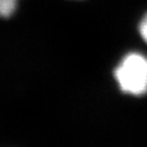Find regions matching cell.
Wrapping results in <instances>:
<instances>
[{
    "instance_id": "cell-1",
    "label": "cell",
    "mask_w": 147,
    "mask_h": 147,
    "mask_svg": "<svg viewBox=\"0 0 147 147\" xmlns=\"http://www.w3.org/2000/svg\"><path fill=\"white\" fill-rule=\"evenodd\" d=\"M113 77L119 90L133 97L147 95V55L130 51L117 64Z\"/></svg>"
},
{
    "instance_id": "cell-2",
    "label": "cell",
    "mask_w": 147,
    "mask_h": 147,
    "mask_svg": "<svg viewBox=\"0 0 147 147\" xmlns=\"http://www.w3.org/2000/svg\"><path fill=\"white\" fill-rule=\"evenodd\" d=\"M18 0H0V18H10L18 7Z\"/></svg>"
},
{
    "instance_id": "cell-3",
    "label": "cell",
    "mask_w": 147,
    "mask_h": 147,
    "mask_svg": "<svg viewBox=\"0 0 147 147\" xmlns=\"http://www.w3.org/2000/svg\"><path fill=\"white\" fill-rule=\"evenodd\" d=\"M138 33L139 36L147 45V11L140 18L139 24H138Z\"/></svg>"
}]
</instances>
